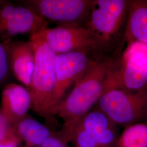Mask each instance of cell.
<instances>
[{
	"instance_id": "obj_6",
	"label": "cell",
	"mask_w": 147,
	"mask_h": 147,
	"mask_svg": "<svg viewBox=\"0 0 147 147\" xmlns=\"http://www.w3.org/2000/svg\"><path fill=\"white\" fill-rule=\"evenodd\" d=\"M118 137L117 125L96 107L75 126L69 142L75 147H116Z\"/></svg>"
},
{
	"instance_id": "obj_15",
	"label": "cell",
	"mask_w": 147,
	"mask_h": 147,
	"mask_svg": "<svg viewBox=\"0 0 147 147\" xmlns=\"http://www.w3.org/2000/svg\"><path fill=\"white\" fill-rule=\"evenodd\" d=\"M116 147H147V122L125 126L118 137Z\"/></svg>"
},
{
	"instance_id": "obj_19",
	"label": "cell",
	"mask_w": 147,
	"mask_h": 147,
	"mask_svg": "<svg viewBox=\"0 0 147 147\" xmlns=\"http://www.w3.org/2000/svg\"><path fill=\"white\" fill-rule=\"evenodd\" d=\"M13 127L11 126L0 109V142L8 136Z\"/></svg>"
},
{
	"instance_id": "obj_13",
	"label": "cell",
	"mask_w": 147,
	"mask_h": 147,
	"mask_svg": "<svg viewBox=\"0 0 147 147\" xmlns=\"http://www.w3.org/2000/svg\"><path fill=\"white\" fill-rule=\"evenodd\" d=\"M124 39L147 46V1H130Z\"/></svg>"
},
{
	"instance_id": "obj_7",
	"label": "cell",
	"mask_w": 147,
	"mask_h": 147,
	"mask_svg": "<svg viewBox=\"0 0 147 147\" xmlns=\"http://www.w3.org/2000/svg\"><path fill=\"white\" fill-rule=\"evenodd\" d=\"M19 2L47 21L56 22L60 25L84 27L89 18L93 0H23Z\"/></svg>"
},
{
	"instance_id": "obj_1",
	"label": "cell",
	"mask_w": 147,
	"mask_h": 147,
	"mask_svg": "<svg viewBox=\"0 0 147 147\" xmlns=\"http://www.w3.org/2000/svg\"><path fill=\"white\" fill-rule=\"evenodd\" d=\"M110 61L111 59H95L84 76L74 84L71 92L58 105L56 116L63 120L61 134L67 142L75 126L96 105L103 94Z\"/></svg>"
},
{
	"instance_id": "obj_9",
	"label": "cell",
	"mask_w": 147,
	"mask_h": 147,
	"mask_svg": "<svg viewBox=\"0 0 147 147\" xmlns=\"http://www.w3.org/2000/svg\"><path fill=\"white\" fill-rule=\"evenodd\" d=\"M56 54L82 51H100L97 43L84 27L59 25L38 33Z\"/></svg>"
},
{
	"instance_id": "obj_16",
	"label": "cell",
	"mask_w": 147,
	"mask_h": 147,
	"mask_svg": "<svg viewBox=\"0 0 147 147\" xmlns=\"http://www.w3.org/2000/svg\"><path fill=\"white\" fill-rule=\"evenodd\" d=\"M11 74L8 53L5 44L0 42V88L7 84Z\"/></svg>"
},
{
	"instance_id": "obj_8",
	"label": "cell",
	"mask_w": 147,
	"mask_h": 147,
	"mask_svg": "<svg viewBox=\"0 0 147 147\" xmlns=\"http://www.w3.org/2000/svg\"><path fill=\"white\" fill-rule=\"evenodd\" d=\"M48 28V21L19 2L0 1V40L18 34H38Z\"/></svg>"
},
{
	"instance_id": "obj_4",
	"label": "cell",
	"mask_w": 147,
	"mask_h": 147,
	"mask_svg": "<svg viewBox=\"0 0 147 147\" xmlns=\"http://www.w3.org/2000/svg\"><path fill=\"white\" fill-rule=\"evenodd\" d=\"M130 1L93 0L84 27L97 43L100 51L109 47L126 24Z\"/></svg>"
},
{
	"instance_id": "obj_3",
	"label": "cell",
	"mask_w": 147,
	"mask_h": 147,
	"mask_svg": "<svg viewBox=\"0 0 147 147\" xmlns=\"http://www.w3.org/2000/svg\"><path fill=\"white\" fill-rule=\"evenodd\" d=\"M105 87L147 91V46L127 44L117 63L111 59Z\"/></svg>"
},
{
	"instance_id": "obj_18",
	"label": "cell",
	"mask_w": 147,
	"mask_h": 147,
	"mask_svg": "<svg viewBox=\"0 0 147 147\" xmlns=\"http://www.w3.org/2000/svg\"><path fill=\"white\" fill-rule=\"evenodd\" d=\"M21 141L16 136L14 129L0 142V147H19Z\"/></svg>"
},
{
	"instance_id": "obj_5",
	"label": "cell",
	"mask_w": 147,
	"mask_h": 147,
	"mask_svg": "<svg viewBox=\"0 0 147 147\" xmlns=\"http://www.w3.org/2000/svg\"><path fill=\"white\" fill-rule=\"evenodd\" d=\"M96 106L117 125L147 122V91L105 87Z\"/></svg>"
},
{
	"instance_id": "obj_2",
	"label": "cell",
	"mask_w": 147,
	"mask_h": 147,
	"mask_svg": "<svg viewBox=\"0 0 147 147\" xmlns=\"http://www.w3.org/2000/svg\"><path fill=\"white\" fill-rule=\"evenodd\" d=\"M35 53V63L29 92L32 108L40 117L50 119L56 116L54 103L56 87V53L38 34L31 36Z\"/></svg>"
},
{
	"instance_id": "obj_11",
	"label": "cell",
	"mask_w": 147,
	"mask_h": 147,
	"mask_svg": "<svg viewBox=\"0 0 147 147\" xmlns=\"http://www.w3.org/2000/svg\"><path fill=\"white\" fill-rule=\"evenodd\" d=\"M9 55L11 74L28 90L30 89L35 63V53L29 40L3 42Z\"/></svg>"
},
{
	"instance_id": "obj_12",
	"label": "cell",
	"mask_w": 147,
	"mask_h": 147,
	"mask_svg": "<svg viewBox=\"0 0 147 147\" xmlns=\"http://www.w3.org/2000/svg\"><path fill=\"white\" fill-rule=\"evenodd\" d=\"M32 108L31 95L24 86L7 84L1 94V111L13 127L28 115Z\"/></svg>"
},
{
	"instance_id": "obj_10",
	"label": "cell",
	"mask_w": 147,
	"mask_h": 147,
	"mask_svg": "<svg viewBox=\"0 0 147 147\" xmlns=\"http://www.w3.org/2000/svg\"><path fill=\"white\" fill-rule=\"evenodd\" d=\"M82 51L56 54L55 58L56 87L54 103L56 110L67 89L84 75L94 59Z\"/></svg>"
},
{
	"instance_id": "obj_17",
	"label": "cell",
	"mask_w": 147,
	"mask_h": 147,
	"mask_svg": "<svg viewBox=\"0 0 147 147\" xmlns=\"http://www.w3.org/2000/svg\"><path fill=\"white\" fill-rule=\"evenodd\" d=\"M68 143L61 134L52 135L38 147H68Z\"/></svg>"
},
{
	"instance_id": "obj_14",
	"label": "cell",
	"mask_w": 147,
	"mask_h": 147,
	"mask_svg": "<svg viewBox=\"0 0 147 147\" xmlns=\"http://www.w3.org/2000/svg\"><path fill=\"white\" fill-rule=\"evenodd\" d=\"M16 136L25 147H38L52 135L53 133L44 125L27 115L13 127Z\"/></svg>"
}]
</instances>
